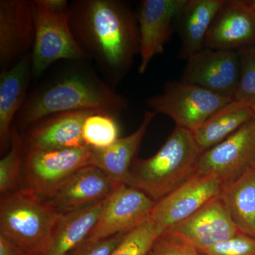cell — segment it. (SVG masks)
Instances as JSON below:
<instances>
[{
    "instance_id": "cell-1",
    "label": "cell",
    "mask_w": 255,
    "mask_h": 255,
    "mask_svg": "<svg viewBox=\"0 0 255 255\" xmlns=\"http://www.w3.org/2000/svg\"><path fill=\"white\" fill-rule=\"evenodd\" d=\"M69 22L75 39L100 68L106 82L116 86L140 51L137 18L118 0H75Z\"/></svg>"
},
{
    "instance_id": "cell-2",
    "label": "cell",
    "mask_w": 255,
    "mask_h": 255,
    "mask_svg": "<svg viewBox=\"0 0 255 255\" xmlns=\"http://www.w3.org/2000/svg\"><path fill=\"white\" fill-rule=\"evenodd\" d=\"M128 107L127 99L95 70L83 61L74 62L26 97L14 126L18 130L27 129L41 119L65 112H97L118 118Z\"/></svg>"
},
{
    "instance_id": "cell-3",
    "label": "cell",
    "mask_w": 255,
    "mask_h": 255,
    "mask_svg": "<svg viewBox=\"0 0 255 255\" xmlns=\"http://www.w3.org/2000/svg\"><path fill=\"white\" fill-rule=\"evenodd\" d=\"M201 153L193 132L176 127L155 155L135 159L128 186L157 201L196 173Z\"/></svg>"
},
{
    "instance_id": "cell-4",
    "label": "cell",
    "mask_w": 255,
    "mask_h": 255,
    "mask_svg": "<svg viewBox=\"0 0 255 255\" xmlns=\"http://www.w3.org/2000/svg\"><path fill=\"white\" fill-rule=\"evenodd\" d=\"M60 214L49 201L23 188L1 196L0 235L28 255L46 243Z\"/></svg>"
},
{
    "instance_id": "cell-5",
    "label": "cell",
    "mask_w": 255,
    "mask_h": 255,
    "mask_svg": "<svg viewBox=\"0 0 255 255\" xmlns=\"http://www.w3.org/2000/svg\"><path fill=\"white\" fill-rule=\"evenodd\" d=\"M35 21V41L31 52L32 75L41 76L52 64L60 60L73 62L89 59L75 39L68 11H53L32 1Z\"/></svg>"
},
{
    "instance_id": "cell-6",
    "label": "cell",
    "mask_w": 255,
    "mask_h": 255,
    "mask_svg": "<svg viewBox=\"0 0 255 255\" xmlns=\"http://www.w3.org/2000/svg\"><path fill=\"white\" fill-rule=\"evenodd\" d=\"M231 101L182 80L167 82L162 92L147 99L146 103L155 114L172 119L176 127L193 132Z\"/></svg>"
},
{
    "instance_id": "cell-7",
    "label": "cell",
    "mask_w": 255,
    "mask_h": 255,
    "mask_svg": "<svg viewBox=\"0 0 255 255\" xmlns=\"http://www.w3.org/2000/svg\"><path fill=\"white\" fill-rule=\"evenodd\" d=\"M90 165L95 164L92 149L87 146L56 150H25L24 188L43 199H49L77 171Z\"/></svg>"
},
{
    "instance_id": "cell-8",
    "label": "cell",
    "mask_w": 255,
    "mask_h": 255,
    "mask_svg": "<svg viewBox=\"0 0 255 255\" xmlns=\"http://www.w3.org/2000/svg\"><path fill=\"white\" fill-rule=\"evenodd\" d=\"M255 169V118L201 153L196 172L215 176L223 187Z\"/></svg>"
},
{
    "instance_id": "cell-9",
    "label": "cell",
    "mask_w": 255,
    "mask_h": 255,
    "mask_svg": "<svg viewBox=\"0 0 255 255\" xmlns=\"http://www.w3.org/2000/svg\"><path fill=\"white\" fill-rule=\"evenodd\" d=\"M222 189L223 184L217 177L196 172L156 201L150 221L162 234L195 214L210 201L219 197Z\"/></svg>"
},
{
    "instance_id": "cell-10",
    "label": "cell",
    "mask_w": 255,
    "mask_h": 255,
    "mask_svg": "<svg viewBox=\"0 0 255 255\" xmlns=\"http://www.w3.org/2000/svg\"><path fill=\"white\" fill-rule=\"evenodd\" d=\"M155 203L136 188L121 186L109 198L87 241H101L130 232L150 221Z\"/></svg>"
},
{
    "instance_id": "cell-11",
    "label": "cell",
    "mask_w": 255,
    "mask_h": 255,
    "mask_svg": "<svg viewBox=\"0 0 255 255\" xmlns=\"http://www.w3.org/2000/svg\"><path fill=\"white\" fill-rule=\"evenodd\" d=\"M187 60L182 80L233 100L241 75L238 50L204 48Z\"/></svg>"
},
{
    "instance_id": "cell-12",
    "label": "cell",
    "mask_w": 255,
    "mask_h": 255,
    "mask_svg": "<svg viewBox=\"0 0 255 255\" xmlns=\"http://www.w3.org/2000/svg\"><path fill=\"white\" fill-rule=\"evenodd\" d=\"M35 41L32 1H0V70L14 66L31 54Z\"/></svg>"
},
{
    "instance_id": "cell-13",
    "label": "cell",
    "mask_w": 255,
    "mask_h": 255,
    "mask_svg": "<svg viewBox=\"0 0 255 255\" xmlns=\"http://www.w3.org/2000/svg\"><path fill=\"white\" fill-rule=\"evenodd\" d=\"M187 0H142L137 14L140 63L137 71L145 74L155 55L163 53L172 25Z\"/></svg>"
},
{
    "instance_id": "cell-14",
    "label": "cell",
    "mask_w": 255,
    "mask_h": 255,
    "mask_svg": "<svg viewBox=\"0 0 255 255\" xmlns=\"http://www.w3.org/2000/svg\"><path fill=\"white\" fill-rule=\"evenodd\" d=\"M255 46V12L250 1L226 0L210 27L204 48L239 50Z\"/></svg>"
},
{
    "instance_id": "cell-15",
    "label": "cell",
    "mask_w": 255,
    "mask_h": 255,
    "mask_svg": "<svg viewBox=\"0 0 255 255\" xmlns=\"http://www.w3.org/2000/svg\"><path fill=\"white\" fill-rule=\"evenodd\" d=\"M239 231L219 196L165 233L201 251L232 237Z\"/></svg>"
},
{
    "instance_id": "cell-16",
    "label": "cell",
    "mask_w": 255,
    "mask_h": 255,
    "mask_svg": "<svg viewBox=\"0 0 255 255\" xmlns=\"http://www.w3.org/2000/svg\"><path fill=\"white\" fill-rule=\"evenodd\" d=\"M119 187L97 166H87L77 171L47 200L60 214H66L105 200Z\"/></svg>"
},
{
    "instance_id": "cell-17",
    "label": "cell",
    "mask_w": 255,
    "mask_h": 255,
    "mask_svg": "<svg viewBox=\"0 0 255 255\" xmlns=\"http://www.w3.org/2000/svg\"><path fill=\"white\" fill-rule=\"evenodd\" d=\"M92 113L95 112H65L41 119L26 129V135H22L25 150L84 147L82 127L85 119Z\"/></svg>"
},
{
    "instance_id": "cell-18",
    "label": "cell",
    "mask_w": 255,
    "mask_h": 255,
    "mask_svg": "<svg viewBox=\"0 0 255 255\" xmlns=\"http://www.w3.org/2000/svg\"><path fill=\"white\" fill-rule=\"evenodd\" d=\"M109 198L94 205L60 214L46 243L33 255H67L80 246L95 228Z\"/></svg>"
},
{
    "instance_id": "cell-19",
    "label": "cell",
    "mask_w": 255,
    "mask_h": 255,
    "mask_svg": "<svg viewBox=\"0 0 255 255\" xmlns=\"http://www.w3.org/2000/svg\"><path fill=\"white\" fill-rule=\"evenodd\" d=\"M32 75L31 55L0 73V146L4 151L11 144L14 121L26 100Z\"/></svg>"
},
{
    "instance_id": "cell-20",
    "label": "cell",
    "mask_w": 255,
    "mask_h": 255,
    "mask_svg": "<svg viewBox=\"0 0 255 255\" xmlns=\"http://www.w3.org/2000/svg\"><path fill=\"white\" fill-rule=\"evenodd\" d=\"M155 115L152 111H147L135 131L127 137H120L107 148L92 150L95 165L119 186L129 185L132 164Z\"/></svg>"
},
{
    "instance_id": "cell-21",
    "label": "cell",
    "mask_w": 255,
    "mask_h": 255,
    "mask_svg": "<svg viewBox=\"0 0 255 255\" xmlns=\"http://www.w3.org/2000/svg\"><path fill=\"white\" fill-rule=\"evenodd\" d=\"M226 0H187L175 22L182 42L179 56L189 59L204 48L206 35Z\"/></svg>"
},
{
    "instance_id": "cell-22",
    "label": "cell",
    "mask_w": 255,
    "mask_h": 255,
    "mask_svg": "<svg viewBox=\"0 0 255 255\" xmlns=\"http://www.w3.org/2000/svg\"><path fill=\"white\" fill-rule=\"evenodd\" d=\"M254 118L255 111L249 105L233 100L213 114L193 133L203 152L226 140Z\"/></svg>"
},
{
    "instance_id": "cell-23",
    "label": "cell",
    "mask_w": 255,
    "mask_h": 255,
    "mask_svg": "<svg viewBox=\"0 0 255 255\" xmlns=\"http://www.w3.org/2000/svg\"><path fill=\"white\" fill-rule=\"evenodd\" d=\"M220 197L239 231L255 238V169L223 186Z\"/></svg>"
},
{
    "instance_id": "cell-24",
    "label": "cell",
    "mask_w": 255,
    "mask_h": 255,
    "mask_svg": "<svg viewBox=\"0 0 255 255\" xmlns=\"http://www.w3.org/2000/svg\"><path fill=\"white\" fill-rule=\"evenodd\" d=\"M22 135L13 125L10 150L0 160V193L1 196L21 189L23 182V156Z\"/></svg>"
},
{
    "instance_id": "cell-25",
    "label": "cell",
    "mask_w": 255,
    "mask_h": 255,
    "mask_svg": "<svg viewBox=\"0 0 255 255\" xmlns=\"http://www.w3.org/2000/svg\"><path fill=\"white\" fill-rule=\"evenodd\" d=\"M117 118L105 113L90 114L82 127V139L92 150H103L113 145L120 137Z\"/></svg>"
},
{
    "instance_id": "cell-26",
    "label": "cell",
    "mask_w": 255,
    "mask_h": 255,
    "mask_svg": "<svg viewBox=\"0 0 255 255\" xmlns=\"http://www.w3.org/2000/svg\"><path fill=\"white\" fill-rule=\"evenodd\" d=\"M161 234L152 221H147L127 233L110 255H147Z\"/></svg>"
},
{
    "instance_id": "cell-27",
    "label": "cell",
    "mask_w": 255,
    "mask_h": 255,
    "mask_svg": "<svg viewBox=\"0 0 255 255\" xmlns=\"http://www.w3.org/2000/svg\"><path fill=\"white\" fill-rule=\"evenodd\" d=\"M241 75L233 100L244 102L255 112V52L251 48L238 50Z\"/></svg>"
},
{
    "instance_id": "cell-28",
    "label": "cell",
    "mask_w": 255,
    "mask_h": 255,
    "mask_svg": "<svg viewBox=\"0 0 255 255\" xmlns=\"http://www.w3.org/2000/svg\"><path fill=\"white\" fill-rule=\"evenodd\" d=\"M198 251L203 255H255V238L239 231L232 237Z\"/></svg>"
},
{
    "instance_id": "cell-29",
    "label": "cell",
    "mask_w": 255,
    "mask_h": 255,
    "mask_svg": "<svg viewBox=\"0 0 255 255\" xmlns=\"http://www.w3.org/2000/svg\"><path fill=\"white\" fill-rule=\"evenodd\" d=\"M147 255H203L181 238L164 233L157 238Z\"/></svg>"
},
{
    "instance_id": "cell-30",
    "label": "cell",
    "mask_w": 255,
    "mask_h": 255,
    "mask_svg": "<svg viewBox=\"0 0 255 255\" xmlns=\"http://www.w3.org/2000/svg\"><path fill=\"white\" fill-rule=\"evenodd\" d=\"M124 234H119L97 241H85L67 255H110L123 239Z\"/></svg>"
},
{
    "instance_id": "cell-31",
    "label": "cell",
    "mask_w": 255,
    "mask_h": 255,
    "mask_svg": "<svg viewBox=\"0 0 255 255\" xmlns=\"http://www.w3.org/2000/svg\"><path fill=\"white\" fill-rule=\"evenodd\" d=\"M0 255H28L21 248L0 235Z\"/></svg>"
},
{
    "instance_id": "cell-32",
    "label": "cell",
    "mask_w": 255,
    "mask_h": 255,
    "mask_svg": "<svg viewBox=\"0 0 255 255\" xmlns=\"http://www.w3.org/2000/svg\"><path fill=\"white\" fill-rule=\"evenodd\" d=\"M250 3H251V5L252 7H253V10H254L255 12V0H253V1H250Z\"/></svg>"
},
{
    "instance_id": "cell-33",
    "label": "cell",
    "mask_w": 255,
    "mask_h": 255,
    "mask_svg": "<svg viewBox=\"0 0 255 255\" xmlns=\"http://www.w3.org/2000/svg\"><path fill=\"white\" fill-rule=\"evenodd\" d=\"M251 48L252 50H253V51L255 52V46H253V47H251Z\"/></svg>"
}]
</instances>
